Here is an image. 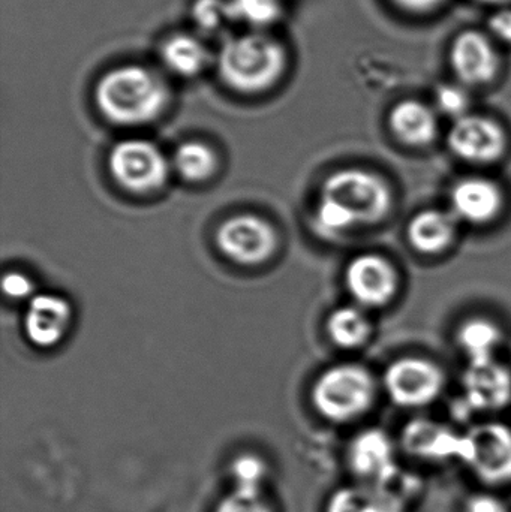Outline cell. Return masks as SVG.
<instances>
[{"label": "cell", "instance_id": "6da1fadb", "mask_svg": "<svg viewBox=\"0 0 511 512\" xmlns=\"http://www.w3.org/2000/svg\"><path fill=\"white\" fill-rule=\"evenodd\" d=\"M393 206L395 194L383 176L362 168H347L324 182L315 227L320 233L339 236L353 228L380 224Z\"/></svg>", "mask_w": 511, "mask_h": 512}, {"label": "cell", "instance_id": "7a4b0ae2", "mask_svg": "<svg viewBox=\"0 0 511 512\" xmlns=\"http://www.w3.org/2000/svg\"><path fill=\"white\" fill-rule=\"evenodd\" d=\"M170 99L164 75L140 63L111 68L95 86L96 108L117 126L153 122L167 110Z\"/></svg>", "mask_w": 511, "mask_h": 512}, {"label": "cell", "instance_id": "3957f363", "mask_svg": "<svg viewBox=\"0 0 511 512\" xmlns=\"http://www.w3.org/2000/svg\"><path fill=\"white\" fill-rule=\"evenodd\" d=\"M215 66L225 86L243 95L273 89L288 69L285 45L264 30L248 29L224 38Z\"/></svg>", "mask_w": 511, "mask_h": 512}, {"label": "cell", "instance_id": "277c9868", "mask_svg": "<svg viewBox=\"0 0 511 512\" xmlns=\"http://www.w3.org/2000/svg\"><path fill=\"white\" fill-rule=\"evenodd\" d=\"M378 384L360 364L347 363L327 369L315 382V409L333 423H350L371 411L377 400Z\"/></svg>", "mask_w": 511, "mask_h": 512}, {"label": "cell", "instance_id": "5b68a950", "mask_svg": "<svg viewBox=\"0 0 511 512\" xmlns=\"http://www.w3.org/2000/svg\"><path fill=\"white\" fill-rule=\"evenodd\" d=\"M459 463L489 487L511 484V427L485 421L462 433Z\"/></svg>", "mask_w": 511, "mask_h": 512}, {"label": "cell", "instance_id": "8992f818", "mask_svg": "<svg viewBox=\"0 0 511 512\" xmlns=\"http://www.w3.org/2000/svg\"><path fill=\"white\" fill-rule=\"evenodd\" d=\"M383 384L395 405L407 409L425 408L443 394L446 373L428 358L402 357L387 367Z\"/></svg>", "mask_w": 511, "mask_h": 512}, {"label": "cell", "instance_id": "52a82bcc", "mask_svg": "<svg viewBox=\"0 0 511 512\" xmlns=\"http://www.w3.org/2000/svg\"><path fill=\"white\" fill-rule=\"evenodd\" d=\"M110 170L123 188L143 194L164 185L168 162L161 149L150 141L125 140L111 150Z\"/></svg>", "mask_w": 511, "mask_h": 512}, {"label": "cell", "instance_id": "ba28073f", "mask_svg": "<svg viewBox=\"0 0 511 512\" xmlns=\"http://www.w3.org/2000/svg\"><path fill=\"white\" fill-rule=\"evenodd\" d=\"M507 144L503 125L482 114H467L453 122L447 132L450 152L468 164H495L506 155Z\"/></svg>", "mask_w": 511, "mask_h": 512}, {"label": "cell", "instance_id": "9c48e42d", "mask_svg": "<svg viewBox=\"0 0 511 512\" xmlns=\"http://www.w3.org/2000/svg\"><path fill=\"white\" fill-rule=\"evenodd\" d=\"M450 66L456 81L468 89L488 86L501 71L500 45L488 32L465 30L450 48Z\"/></svg>", "mask_w": 511, "mask_h": 512}, {"label": "cell", "instance_id": "30bf717a", "mask_svg": "<svg viewBox=\"0 0 511 512\" xmlns=\"http://www.w3.org/2000/svg\"><path fill=\"white\" fill-rule=\"evenodd\" d=\"M345 283L357 306L378 309L398 294V268L386 256L362 254L348 264Z\"/></svg>", "mask_w": 511, "mask_h": 512}, {"label": "cell", "instance_id": "8fae6325", "mask_svg": "<svg viewBox=\"0 0 511 512\" xmlns=\"http://www.w3.org/2000/svg\"><path fill=\"white\" fill-rule=\"evenodd\" d=\"M219 249L239 264L254 265L266 261L278 248L275 228L252 215L234 216L219 227Z\"/></svg>", "mask_w": 511, "mask_h": 512}, {"label": "cell", "instance_id": "7c38bea8", "mask_svg": "<svg viewBox=\"0 0 511 512\" xmlns=\"http://www.w3.org/2000/svg\"><path fill=\"white\" fill-rule=\"evenodd\" d=\"M511 402V370L495 360L470 363L462 376V405L468 414H492Z\"/></svg>", "mask_w": 511, "mask_h": 512}, {"label": "cell", "instance_id": "4fadbf2b", "mask_svg": "<svg viewBox=\"0 0 511 512\" xmlns=\"http://www.w3.org/2000/svg\"><path fill=\"white\" fill-rule=\"evenodd\" d=\"M396 444L381 429L360 432L348 448V466L369 486H383L399 474Z\"/></svg>", "mask_w": 511, "mask_h": 512}, {"label": "cell", "instance_id": "5bb4252c", "mask_svg": "<svg viewBox=\"0 0 511 512\" xmlns=\"http://www.w3.org/2000/svg\"><path fill=\"white\" fill-rule=\"evenodd\" d=\"M449 200L455 218L471 225L491 224L503 213L506 203L500 183L482 176L458 180L452 186Z\"/></svg>", "mask_w": 511, "mask_h": 512}, {"label": "cell", "instance_id": "9a60e30c", "mask_svg": "<svg viewBox=\"0 0 511 512\" xmlns=\"http://www.w3.org/2000/svg\"><path fill=\"white\" fill-rule=\"evenodd\" d=\"M462 433L449 424L429 418H414L401 433V448L414 459L426 463H446L458 460Z\"/></svg>", "mask_w": 511, "mask_h": 512}, {"label": "cell", "instance_id": "2e32d148", "mask_svg": "<svg viewBox=\"0 0 511 512\" xmlns=\"http://www.w3.org/2000/svg\"><path fill=\"white\" fill-rule=\"evenodd\" d=\"M72 310L65 298L56 294H35L24 315V330L33 345L50 348L65 336Z\"/></svg>", "mask_w": 511, "mask_h": 512}, {"label": "cell", "instance_id": "e0dca14e", "mask_svg": "<svg viewBox=\"0 0 511 512\" xmlns=\"http://www.w3.org/2000/svg\"><path fill=\"white\" fill-rule=\"evenodd\" d=\"M440 114L434 105L417 99L398 102L389 114V128L393 137L407 147L422 149L437 140L440 132Z\"/></svg>", "mask_w": 511, "mask_h": 512}, {"label": "cell", "instance_id": "ac0fdd59", "mask_svg": "<svg viewBox=\"0 0 511 512\" xmlns=\"http://www.w3.org/2000/svg\"><path fill=\"white\" fill-rule=\"evenodd\" d=\"M159 59L170 74L182 78L198 77L215 62L206 39L192 33L168 36L162 42Z\"/></svg>", "mask_w": 511, "mask_h": 512}, {"label": "cell", "instance_id": "d6986e66", "mask_svg": "<svg viewBox=\"0 0 511 512\" xmlns=\"http://www.w3.org/2000/svg\"><path fill=\"white\" fill-rule=\"evenodd\" d=\"M458 219L452 212L426 209L417 213L407 228V239L413 249L423 255H440L458 237Z\"/></svg>", "mask_w": 511, "mask_h": 512}, {"label": "cell", "instance_id": "ffe728a7", "mask_svg": "<svg viewBox=\"0 0 511 512\" xmlns=\"http://www.w3.org/2000/svg\"><path fill=\"white\" fill-rule=\"evenodd\" d=\"M408 504L389 490L377 486H353L338 490L327 512H408Z\"/></svg>", "mask_w": 511, "mask_h": 512}, {"label": "cell", "instance_id": "44dd1931", "mask_svg": "<svg viewBox=\"0 0 511 512\" xmlns=\"http://www.w3.org/2000/svg\"><path fill=\"white\" fill-rule=\"evenodd\" d=\"M456 339L468 364L485 363L495 360L503 343V331L491 319L471 318L459 327Z\"/></svg>", "mask_w": 511, "mask_h": 512}, {"label": "cell", "instance_id": "7402d4cb", "mask_svg": "<svg viewBox=\"0 0 511 512\" xmlns=\"http://www.w3.org/2000/svg\"><path fill=\"white\" fill-rule=\"evenodd\" d=\"M327 333L341 348H360L371 339L372 322L363 307L342 306L329 316Z\"/></svg>", "mask_w": 511, "mask_h": 512}, {"label": "cell", "instance_id": "603a6c76", "mask_svg": "<svg viewBox=\"0 0 511 512\" xmlns=\"http://www.w3.org/2000/svg\"><path fill=\"white\" fill-rule=\"evenodd\" d=\"M215 152L206 144L189 141L177 147L173 165L177 173L188 182H203L216 170Z\"/></svg>", "mask_w": 511, "mask_h": 512}, {"label": "cell", "instance_id": "cb8c5ba5", "mask_svg": "<svg viewBox=\"0 0 511 512\" xmlns=\"http://www.w3.org/2000/svg\"><path fill=\"white\" fill-rule=\"evenodd\" d=\"M230 5L234 20L243 21L254 30L266 29L282 12L281 0H230Z\"/></svg>", "mask_w": 511, "mask_h": 512}, {"label": "cell", "instance_id": "d4e9b609", "mask_svg": "<svg viewBox=\"0 0 511 512\" xmlns=\"http://www.w3.org/2000/svg\"><path fill=\"white\" fill-rule=\"evenodd\" d=\"M192 20L204 35H216L236 21L230 0H195Z\"/></svg>", "mask_w": 511, "mask_h": 512}, {"label": "cell", "instance_id": "484cf974", "mask_svg": "<svg viewBox=\"0 0 511 512\" xmlns=\"http://www.w3.org/2000/svg\"><path fill=\"white\" fill-rule=\"evenodd\" d=\"M434 108L438 114L449 117L453 122L462 119L471 113L470 89L459 81L443 84L435 92Z\"/></svg>", "mask_w": 511, "mask_h": 512}, {"label": "cell", "instance_id": "4316f807", "mask_svg": "<svg viewBox=\"0 0 511 512\" xmlns=\"http://www.w3.org/2000/svg\"><path fill=\"white\" fill-rule=\"evenodd\" d=\"M261 487H239L236 492L221 502L216 512H273L272 507L261 498Z\"/></svg>", "mask_w": 511, "mask_h": 512}, {"label": "cell", "instance_id": "83f0119b", "mask_svg": "<svg viewBox=\"0 0 511 512\" xmlns=\"http://www.w3.org/2000/svg\"><path fill=\"white\" fill-rule=\"evenodd\" d=\"M234 478L236 486L261 487L266 474L264 463L254 456H243L234 463Z\"/></svg>", "mask_w": 511, "mask_h": 512}, {"label": "cell", "instance_id": "f1b7e54d", "mask_svg": "<svg viewBox=\"0 0 511 512\" xmlns=\"http://www.w3.org/2000/svg\"><path fill=\"white\" fill-rule=\"evenodd\" d=\"M486 32L498 45L511 47V5L497 8L492 12Z\"/></svg>", "mask_w": 511, "mask_h": 512}, {"label": "cell", "instance_id": "f546056e", "mask_svg": "<svg viewBox=\"0 0 511 512\" xmlns=\"http://www.w3.org/2000/svg\"><path fill=\"white\" fill-rule=\"evenodd\" d=\"M3 292L14 300H24L33 297V282L26 274L11 271L3 277Z\"/></svg>", "mask_w": 511, "mask_h": 512}, {"label": "cell", "instance_id": "4dcf8cb0", "mask_svg": "<svg viewBox=\"0 0 511 512\" xmlns=\"http://www.w3.org/2000/svg\"><path fill=\"white\" fill-rule=\"evenodd\" d=\"M464 512H510L506 502L492 493H474L467 498Z\"/></svg>", "mask_w": 511, "mask_h": 512}, {"label": "cell", "instance_id": "1f68e13d", "mask_svg": "<svg viewBox=\"0 0 511 512\" xmlns=\"http://www.w3.org/2000/svg\"><path fill=\"white\" fill-rule=\"evenodd\" d=\"M446 0H393L396 6L411 14H429L440 8Z\"/></svg>", "mask_w": 511, "mask_h": 512}, {"label": "cell", "instance_id": "d6a6232c", "mask_svg": "<svg viewBox=\"0 0 511 512\" xmlns=\"http://www.w3.org/2000/svg\"><path fill=\"white\" fill-rule=\"evenodd\" d=\"M477 2L483 3V5L494 6L495 9L511 5V0H477Z\"/></svg>", "mask_w": 511, "mask_h": 512}]
</instances>
